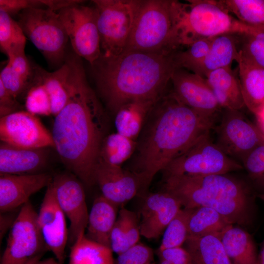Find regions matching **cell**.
Listing matches in <instances>:
<instances>
[{
	"label": "cell",
	"mask_w": 264,
	"mask_h": 264,
	"mask_svg": "<svg viewBox=\"0 0 264 264\" xmlns=\"http://www.w3.org/2000/svg\"><path fill=\"white\" fill-rule=\"evenodd\" d=\"M109 128L108 115L80 62L67 102L55 116L51 134L63 163L87 186L95 184V170Z\"/></svg>",
	"instance_id": "cell-1"
},
{
	"label": "cell",
	"mask_w": 264,
	"mask_h": 264,
	"mask_svg": "<svg viewBox=\"0 0 264 264\" xmlns=\"http://www.w3.org/2000/svg\"><path fill=\"white\" fill-rule=\"evenodd\" d=\"M216 120L182 103L171 90L154 104L136 140L129 170L147 190L154 176L198 137L214 128Z\"/></svg>",
	"instance_id": "cell-2"
},
{
	"label": "cell",
	"mask_w": 264,
	"mask_h": 264,
	"mask_svg": "<svg viewBox=\"0 0 264 264\" xmlns=\"http://www.w3.org/2000/svg\"><path fill=\"white\" fill-rule=\"evenodd\" d=\"M176 51H129L116 56H101L92 66L100 95L113 115L129 102L158 100L166 93L177 69L174 59Z\"/></svg>",
	"instance_id": "cell-3"
},
{
	"label": "cell",
	"mask_w": 264,
	"mask_h": 264,
	"mask_svg": "<svg viewBox=\"0 0 264 264\" xmlns=\"http://www.w3.org/2000/svg\"><path fill=\"white\" fill-rule=\"evenodd\" d=\"M163 187L184 208L207 207L232 224L246 226L250 222L253 202L250 188L227 174L165 176Z\"/></svg>",
	"instance_id": "cell-4"
},
{
	"label": "cell",
	"mask_w": 264,
	"mask_h": 264,
	"mask_svg": "<svg viewBox=\"0 0 264 264\" xmlns=\"http://www.w3.org/2000/svg\"><path fill=\"white\" fill-rule=\"evenodd\" d=\"M172 0L173 28L170 43L172 50L188 46L199 39L224 34H242L251 27L221 7L217 0Z\"/></svg>",
	"instance_id": "cell-5"
},
{
	"label": "cell",
	"mask_w": 264,
	"mask_h": 264,
	"mask_svg": "<svg viewBox=\"0 0 264 264\" xmlns=\"http://www.w3.org/2000/svg\"><path fill=\"white\" fill-rule=\"evenodd\" d=\"M172 0H143L125 51L171 53Z\"/></svg>",
	"instance_id": "cell-6"
},
{
	"label": "cell",
	"mask_w": 264,
	"mask_h": 264,
	"mask_svg": "<svg viewBox=\"0 0 264 264\" xmlns=\"http://www.w3.org/2000/svg\"><path fill=\"white\" fill-rule=\"evenodd\" d=\"M143 0H94L101 56H118L125 51Z\"/></svg>",
	"instance_id": "cell-7"
},
{
	"label": "cell",
	"mask_w": 264,
	"mask_h": 264,
	"mask_svg": "<svg viewBox=\"0 0 264 264\" xmlns=\"http://www.w3.org/2000/svg\"><path fill=\"white\" fill-rule=\"evenodd\" d=\"M210 132L198 137L172 160L162 171L164 177L227 174L242 169L240 163L226 154L212 141Z\"/></svg>",
	"instance_id": "cell-8"
},
{
	"label": "cell",
	"mask_w": 264,
	"mask_h": 264,
	"mask_svg": "<svg viewBox=\"0 0 264 264\" xmlns=\"http://www.w3.org/2000/svg\"><path fill=\"white\" fill-rule=\"evenodd\" d=\"M18 22L49 63L62 65L69 39L58 13L47 8H28L20 12Z\"/></svg>",
	"instance_id": "cell-9"
},
{
	"label": "cell",
	"mask_w": 264,
	"mask_h": 264,
	"mask_svg": "<svg viewBox=\"0 0 264 264\" xmlns=\"http://www.w3.org/2000/svg\"><path fill=\"white\" fill-rule=\"evenodd\" d=\"M58 13L75 53L93 66L101 56L96 9L78 4Z\"/></svg>",
	"instance_id": "cell-10"
},
{
	"label": "cell",
	"mask_w": 264,
	"mask_h": 264,
	"mask_svg": "<svg viewBox=\"0 0 264 264\" xmlns=\"http://www.w3.org/2000/svg\"><path fill=\"white\" fill-rule=\"evenodd\" d=\"M45 249L37 213L28 201L21 207L11 225L0 264H25Z\"/></svg>",
	"instance_id": "cell-11"
},
{
	"label": "cell",
	"mask_w": 264,
	"mask_h": 264,
	"mask_svg": "<svg viewBox=\"0 0 264 264\" xmlns=\"http://www.w3.org/2000/svg\"><path fill=\"white\" fill-rule=\"evenodd\" d=\"M223 110L216 127L215 143L226 154L242 164L253 149L264 142V136L241 110Z\"/></svg>",
	"instance_id": "cell-12"
},
{
	"label": "cell",
	"mask_w": 264,
	"mask_h": 264,
	"mask_svg": "<svg viewBox=\"0 0 264 264\" xmlns=\"http://www.w3.org/2000/svg\"><path fill=\"white\" fill-rule=\"evenodd\" d=\"M51 184L58 204L69 220L68 242L72 245L88 224L89 213L83 186L76 176L68 173L56 175Z\"/></svg>",
	"instance_id": "cell-13"
},
{
	"label": "cell",
	"mask_w": 264,
	"mask_h": 264,
	"mask_svg": "<svg viewBox=\"0 0 264 264\" xmlns=\"http://www.w3.org/2000/svg\"><path fill=\"white\" fill-rule=\"evenodd\" d=\"M1 142L24 149L54 148L52 136L36 115L18 111L0 119Z\"/></svg>",
	"instance_id": "cell-14"
},
{
	"label": "cell",
	"mask_w": 264,
	"mask_h": 264,
	"mask_svg": "<svg viewBox=\"0 0 264 264\" xmlns=\"http://www.w3.org/2000/svg\"><path fill=\"white\" fill-rule=\"evenodd\" d=\"M94 180L102 196L118 206L147 191L138 175L100 159L95 168Z\"/></svg>",
	"instance_id": "cell-15"
},
{
	"label": "cell",
	"mask_w": 264,
	"mask_h": 264,
	"mask_svg": "<svg viewBox=\"0 0 264 264\" xmlns=\"http://www.w3.org/2000/svg\"><path fill=\"white\" fill-rule=\"evenodd\" d=\"M172 91L184 105L216 120L221 108L206 79L184 68L176 69L171 77Z\"/></svg>",
	"instance_id": "cell-16"
},
{
	"label": "cell",
	"mask_w": 264,
	"mask_h": 264,
	"mask_svg": "<svg viewBox=\"0 0 264 264\" xmlns=\"http://www.w3.org/2000/svg\"><path fill=\"white\" fill-rule=\"evenodd\" d=\"M37 222L46 249L63 264L68 231L66 216L58 204L51 183L47 187L37 213Z\"/></svg>",
	"instance_id": "cell-17"
},
{
	"label": "cell",
	"mask_w": 264,
	"mask_h": 264,
	"mask_svg": "<svg viewBox=\"0 0 264 264\" xmlns=\"http://www.w3.org/2000/svg\"><path fill=\"white\" fill-rule=\"evenodd\" d=\"M181 207L178 199L167 191L146 195L140 209L141 235L148 239L158 238Z\"/></svg>",
	"instance_id": "cell-18"
},
{
	"label": "cell",
	"mask_w": 264,
	"mask_h": 264,
	"mask_svg": "<svg viewBox=\"0 0 264 264\" xmlns=\"http://www.w3.org/2000/svg\"><path fill=\"white\" fill-rule=\"evenodd\" d=\"M53 179L45 173L33 174H0V210L9 212L29 201L30 197L42 188L47 187Z\"/></svg>",
	"instance_id": "cell-19"
},
{
	"label": "cell",
	"mask_w": 264,
	"mask_h": 264,
	"mask_svg": "<svg viewBox=\"0 0 264 264\" xmlns=\"http://www.w3.org/2000/svg\"><path fill=\"white\" fill-rule=\"evenodd\" d=\"M45 149L21 148L1 142L0 174L39 173L48 160V154Z\"/></svg>",
	"instance_id": "cell-20"
},
{
	"label": "cell",
	"mask_w": 264,
	"mask_h": 264,
	"mask_svg": "<svg viewBox=\"0 0 264 264\" xmlns=\"http://www.w3.org/2000/svg\"><path fill=\"white\" fill-rule=\"evenodd\" d=\"M239 34H224L215 37L208 53L191 72L206 78L211 72L231 66L239 58Z\"/></svg>",
	"instance_id": "cell-21"
},
{
	"label": "cell",
	"mask_w": 264,
	"mask_h": 264,
	"mask_svg": "<svg viewBox=\"0 0 264 264\" xmlns=\"http://www.w3.org/2000/svg\"><path fill=\"white\" fill-rule=\"evenodd\" d=\"M205 79L221 109L241 110L245 107L239 76L231 66L215 70Z\"/></svg>",
	"instance_id": "cell-22"
},
{
	"label": "cell",
	"mask_w": 264,
	"mask_h": 264,
	"mask_svg": "<svg viewBox=\"0 0 264 264\" xmlns=\"http://www.w3.org/2000/svg\"><path fill=\"white\" fill-rule=\"evenodd\" d=\"M238 76L246 107L255 115L264 107V68L239 53Z\"/></svg>",
	"instance_id": "cell-23"
},
{
	"label": "cell",
	"mask_w": 264,
	"mask_h": 264,
	"mask_svg": "<svg viewBox=\"0 0 264 264\" xmlns=\"http://www.w3.org/2000/svg\"><path fill=\"white\" fill-rule=\"evenodd\" d=\"M118 207L102 195L97 197L89 213L86 237L110 247V235L117 218Z\"/></svg>",
	"instance_id": "cell-24"
},
{
	"label": "cell",
	"mask_w": 264,
	"mask_h": 264,
	"mask_svg": "<svg viewBox=\"0 0 264 264\" xmlns=\"http://www.w3.org/2000/svg\"><path fill=\"white\" fill-rule=\"evenodd\" d=\"M159 99L135 101L121 107L114 115L116 132L137 140L149 112Z\"/></svg>",
	"instance_id": "cell-25"
},
{
	"label": "cell",
	"mask_w": 264,
	"mask_h": 264,
	"mask_svg": "<svg viewBox=\"0 0 264 264\" xmlns=\"http://www.w3.org/2000/svg\"><path fill=\"white\" fill-rule=\"evenodd\" d=\"M232 264H257L256 247L249 234L231 225L219 237Z\"/></svg>",
	"instance_id": "cell-26"
},
{
	"label": "cell",
	"mask_w": 264,
	"mask_h": 264,
	"mask_svg": "<svg viewBox=\"0 0 264 264\" xmlns=\"http://www.w3.org/2000/svg\"><path fill=\"white\" fill-rule=\"evenodd\" d=\"M184 243L193 264H232L217 236L188 237Z\"/></svg>",
	"instance_id": "cell-27"
},
{
	"label": "cell",
	"mask_w": 264,
	"mask_h": 264,
	"mask_svg": "<svg viewBox=\"0 0 264 264\" xmlns=\"http://www.w3.org/2000/svg\"><path fill=\"white\" fill-rule=\"evenodd\" d=\"M141 235L136 214L121 209L110 235V247L118 255L139 242Z\"/></svg>",
	"instance_id": "cell-28"
},
{
	"label": "cell",
	"mask_w": 264,
	"mask_h": 264,
	"mask_svg": "<svg viewBox=\"0 0 264 264\" xmlns=\"http://www.w3.org/2000/svg\"><path fill=\"white\" fill-rule=\"evenodd\" d=\"M188 221V237L215 235L219 238L232 225L215 210L204 206L190 208Z\"/></svg>",
	"instance_id": "cell-29"
},
{
	"label": "cell",
	"mask_w": 264,
	"mask_h": 264,
	"mask_svg": "<svg viewBox=\"0 0 264 264\" xmlns=\"http://www.w3.org/2000/svg\"><path fill=\"white\" fill-rule=\"evenodd\" d=\"M110 247L80 234L72 245L68 264H115Z\"/></svg>",
	"instance_id": "cell-30"
},
{
	"label": "cell",
	"mask_w": 264,
	"mask_h": 264,
	"mask_svg": "<svg viewBox=\"0 0 264 264\" xmlns=\"http://www.w3.org/2000/svg\"><path fill=\"white\" fill-rule=\"evenodd\" d=\"M224 9L241 22L264 29V0H218Z\"/></svg>",
	"instance_id": "cell-31"
},
{
	"label": "cell",
	"mask_w": 264,
	"mask_h": 264,
	"mask_svg": "<svg viewBox=\"0 0 264 264\" xmlns=\"http://www.w3.org/2000/svg\"><path fill=\"white\" fill-rule=\"evenodd\" d=\"M136 140L117 132L109 133L104 139L99 159L110 164L121 166L134 154Z\"/></svg>",
	"instance_id": "cell-32"
},
{
	"label": "cell",
	"mask_w": 264,
	"mask_h": 264,
	"mask_svg": "<svg viewBox=\"0 0 264 264\" xmlns=\"http://www.w3.org/2000/svg\"><path fill=\"white\" fill-rule=\"evenodd\" d=\"M26 36L18 22L0 10V47L7 56L24 51Z\"/></svg>",
	"instance_id": "cell-33"
},
{
	"label": "cell",
	"mask_w": 264,
	"mask_h": 264,
	"mask_svg": "<svg viewBox=\"0 0 264 264\" xmlns=\"http://www.w3.org/2000/svg\"><path fill=\"white\" fill-rule=\"evenodd\" d=\"M239 53L244 58L264 68V29L251 27L239 34Z\"/></svg>",
	"instance_id": "cell-34"
},
{
	"label": "cell",
	"mask_w": 264,
	"mask_h": 264,
	"mask_svg": "<svg viewBox=\"0 0 264 264\" xmlns=\"http://www.w3.org/2000/svg\"><path fill=\"white\" fill-rule=\"evenodd\" d=\"M190 209H180L166 228L158 250L181 247L188 236V221Z\"/></svg>",
	"instance_id": "cell-35"
},
{
	"label": "cell",
	"mask_w": 264,
	"mask_h": 264,
	"mask_svg": "<svg viewBox=\"0 0 264 264\" xmlns=\"http://www.w3.org/2000/svg\"><path fill=\"white\" fill-rule=\"evenodd\" d=\"M214 38L199 39L187 46L186 49L175 52L174 59L176 68L191 71L206 56Z\"/></svg>",
	"instance_id": "cell-36"
},
{
	"label": "cell",
	"mask_w": 264,
	"mask_h": 264,
	"mask_svg": "<svg viewBox=\"0 0 264 264\" xmlns=\"http://www.w3.org/2000/svg\"><path fill=\"white\" fill-rule=\"evenodd\" d=\"M242 164L259 195L264 194V142L253 149Z\"/></svg>",
	"instance_id": "cell-37"
},
{
	"label": "cell",
	"mask_w": 264,
	"mask_h": 264,
	"mask_svg": "<svg viewBox=\"0 0 264 264\" xmlns=\"http://www.w3.org/2000/svg\"><path fill=\"white\" fill-rule=\"evenodd\" d=\"M28 88L25 101L27 111L36 115L52 114L51 100L43 86L31 79Z\"/></svg>",
	"instance_id": "cell-38"
},
{
	"label": "cell",
	"mask_w": 264,
	"mask_h": 264,
	"mask_svg": "<svg viewBox=\"0 0 264 264\" xmlns=\"http://www.w3.org/2000/svg\"><path fill=\"white\" fill-rule=\"evenodd\" d=\"M115 264H156L153 249L138 242L118 255Z\"/></svg>",
	"instance_id": "cell-39"
},
{
	"label": "cell",
	"mask_w": 264,
	"mask_h": 264,
	"mask_svg": "<svg viewBox=\"0 0 264 264\" xmlns=\"http://www.w3.org/2000/svg\"><path fill=\"white\" fill-rule=\"evenodd\" d=\"M0 82L16 98L28 88L30 83L14 71L8 63L0 72Z\"/></svg>",
	"instance_id": "cell-40"
},
{
	"label": "cell",
	"mask_w": 264,
	"mask_h": 264,
	"mask_svg": "<svg viewBox=\"0 0 264 264\" xmlns=\"http://www.w3.org/2000/svg\"><path fill=\"white\" fill-rule=\"evenodd\" d=\"M157 255L159 264H193L188 252L181 246L157 250Z\"/></svg>",
	"instance_id": "cell-41"
},
{
	"label": "cell",
	"mask_w": 264,
	"mask_h": 264,
	"mask_svg": "<svg viewBox=\"0 0 264 264\" xmlns=\"http://www.w3.org/2000/svg\"><path fill=\"white\" fill-rule=\"evenodd\" d=\"M8 64L17 73L30 82L33 75L31 66L24 51L8 55Z\"/></svg>",
	"instance_id": "cell-42"
},
{
	"label": "cell",
	"mask_w": 264,
	"mask_h": 264,
	"mask_svg": "<svg viewBox=\"0 0 264 264\" xmlns=\"http://www.w3.org/2000/svg\"><path fill=\"white\" fill-rule=\"evenodd\" d=\"M39 0H0V10L10 16L23 10L40 7Z\"/></svg>",
	"instance_id": "cell-43"
},
{
	"label": "cell",
	"mask_w": 264,
	"mask_h": 264,
	"mask_svg": "<svg viewBox=\"0 0 264 264\" xmlns=\"http://www.w3.org/2000/svg\"><path fill=\"white\" fill-rule=\"evenodd\" d=\"M19 105L16 98L8 91L0 82V117L18 111Z\"/></svg>",
	"instance_id": "cell-44"
},
{
	"label": "cell",
	"mask_w": 264,
	"mask_h": 264,
	"mask_svg": "<svg viewBox=\"0 0 264 264\" xmlns=\"http://www.w3.org/2000/svg\"><path fill=\"white\" fill-rule=\"evenodd\" d=\"M257 121V126L264 136V107L262 108L255 115Z\"/></svg>",
	"instance_id": "cell-45"
},
{
	"label": "cell",
	"mask_w": 264,
	"mask_h": 264,
	"mask_svg": "<svg viewBox=\"0 0 264 264\" xmlns=\"http://www.w3.org/2000/svg\"><path fill=\"white\" fill-rule=\"evenodd\" d=\"M257 264H264V241L262 245L260 253L258 255Z\"/></svg>",
	"instance_id": "cell-46"
},
{
	"label": "cell",
	"mask_w": 264,
	"mask_h": 264,
	"mask_svg": "<svg viewBox=\"0 0 264 264\" xmlns=\"http://www.w3.org/2000/svg\"><path fill=\"white\" fill-rule=\"evenodd\" d=\"M36 264H60V263L53 258H48L40 261Z\"/></svg>",
	"instance_id": "cell-47"
},
{
	"label": "cell",
	"mask_w": 264,
	"mask_h": 264,
	"mask_svg": "<svg viewBox=\"0 0 264 264\" xmlns=\"http://www.w3.org/2000/svg\"><path fill=\"white\" fill-rule=\"evenodd\" d=\"M43 254H40L31 258L25 264H36L39 261H40Z\"/></svg>",
	"instance_id": "cell-48"
},
{
	"label": "cell",
	"mask_w": 264,
	"mask_h": 264,
	"mask_svg": "<svg viewBox=\"0 0 264 264\" xmlns=\"http://www.w3.org/2000/svg\"><path fill=\"white\" fill-rule=\"evenodd\" d=\"M259 198L264 201V194L259 195Z\"/></svg>",
	"instance_id": "cell-49"
},
{
	"label": "cell",
	"mask_w": 264,
	"mask_h": 264,
	"mask_svg": "<svg viewBox=\"0 0 264 264\" xmlns=\"http://www.w3.org/2000/svg\"></svg>",
	"instance_id": "cell-50"
}]
</instances>
